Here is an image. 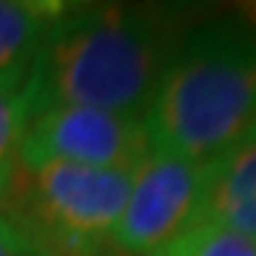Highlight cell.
Instances as JSON below:
<instances>
[{"mask_svg": "<svg viewBox=\"0 0 256 256\" xmlns=\"http://www.w3.org/2000/svg\"><path fill=\"white\" fill-rule=\"evenodd\" d=\"M176 43L162 9L63 3L23 88L28 117L57 106L142 117Z\"/></svg>", "mask_w": 256, "mask_h": 256, "instance_id": "6da1fadb", "label": "cell"}, {"mask_svg": "<svg viewBox=\"0 0 256 256\" xmlns=\"http://www.w3.org/2000/svg\"><path fill=\"white\" fill-rule=\"evenodd\" d=\"M151 148L210 160L256 126V28L214 20L180 37L142 114Z\"/></svg>", "mask_w": 256, "mask_h": 256, "instance_id": "7a4b0ae2", "label": "cell"}, {"mask_svg": "<svg viewBox=\"0 0 256 256\" xmlns=\"http://www.w3.org/2000/svg\"><path fill=\"white\" fill-rule=\"evenodd\" d=\"M131 185L134 171L72 162L20 165L3 205L9 202L6 210L57 256H114L111 236L126 210Z\"/></svg>", "mask_w": 256, "mask_h": 256, "instance_id": "3957f363", "label": "cell"}, {"mask_svg": "<svg viewBox=\"0 0 256 256\" xmlns=\"http://www.w3.org/2000/svg\"><path fill=\"white\" fill-rule=\"evenodd\" d=\"M142 117L82 106H57L28 117L20 165L72 162L111 171H137L151 154Z\"/></svg>", "mask_w": 256, "mask_h": 256, "instance_id": "277c9868", "label": "cell"}, {"mask_svg": "<svg viewBox=\"0 0 256 256\" xmlns=\"http://www.w3.org/2000/svg\"><path fill=\"white\" fill-rule=\"evenodd\" d=\"M205 191V162L151 151L134 171V185L111 245L122 256H154L196 225Z\"/></svg>", "mask_w": 256, "mask_h": 256, "instance_id": "5b68a950", "label": "cell"}, {"mask_svg": "<svg viewBox=\"0 0 256 256\" xmlns=\"http://www.w3.org/2000/svg\"><path fill=\"white\" fill-rule=\"evenodd\" d=\"M220 225L256 242V126L205 160V191L196 225Z\"/></svg>", "mask_w": 256, "mask_h": 256, "instance_id": "8992f818", "label": "cell"}, {"mask_svg": "<svg viewBox=\"0 0 256 256\" xmlns=\"http://www.w3.org/2000/svg\"><path fill=\"white\" fill-rule=\"evenodd\" d=\"M63 3L0 0V92L26 88L40 46Z\"/></svg>", "mask_w": 256, "mask_h": 256, "instance_id": "52a82bcc", "label": "cell"}, {"mask_svg": "<svg viewBox=\"0 0 256 256\" xmlns=\"http://www.w3.org/2000/svg\"><path fill=\"white\" fill-rule=\"evenodd\" d=\"M28 126L23 92H0V200L9 194L20 171V148Z\"/></svg>", "mask_w": 256, "mask_h": 256, "instance_id": "ba28073f", "label": "cell"}, {"mask_svg": "<svg viewBox=\"0 0 256 256\" xmlns=\"http://www.w3.org/2000/svg\"><path fill=\"white\" fill-rule=\"evenodd\" d=\"M154 256H256V242L220 225H194Z\"/></svg>", "mask_w": 256, "mask_h": 256, "instance_id": "9c48e42d", "label": "cell"}, {"mask_svg": "<svg viewBox=\"0 0 256 256\" xmlns=\"http://www.w3.org/2000/svg\"><path fill=\"white\" fill-rule=\"evenodd\" d=\"M0 256H57L32 228L0 208Z\"/></svg>", "mask_w": 256, "mask_h": 256, "instance_id": "30bf717a", "label": "cell"}]
</instances>
